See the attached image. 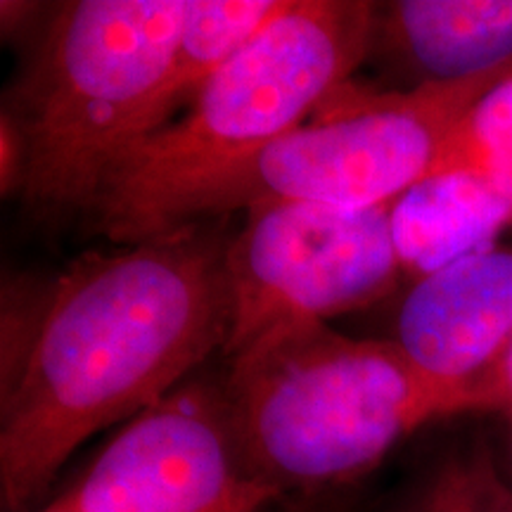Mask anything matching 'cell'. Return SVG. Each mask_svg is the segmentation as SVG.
Returning a JSON list of instances; mask_svg holds the SVG:
<instances>
[{
  "label": "cell",
  "mask_w": 512,
  "mask_h": 512,
  "mask_svg": "<svg viewBox=\"0 0 512 512\" xmlns=\"http://www.w3.org/2000/svg\"><path fill=\"white\" fill-rule=\"evenodd\" d=\"M394 235L403 273L425 278L465 256L494 247L512 226L501 195L472 174H434L394 202Z\"/></svg>",
  "instance_id": "10"
},
{
  "label": "cell",
  "mask_w": 512,
  "mask_h": 512,
  "mask_svg": "<svg viewBox=\"0 0 512 512\" xmlns=\"http://www.w3.org/2000/svg\"><path fill=\"white\" fill-rule=\"evenodd\" d=\"M185 15L188 0L60 5L3 102L24 143L27 207L91 214L126 152L171 124Z\"/></svg>",
  "instance_id": "3"
},
{
  "label": "cell",
  "mask_w": 512,
  "mask_h": 512,
  "mask_svg": "<svg viewBox=\"0 0 512 512\" xmlns=\"http://www.w3.org/2000/svg\"><path fill=\"white\" fill-rule=\"evenodd\" d=\"M287 0H188L169 79L171 121L285 10Z\"/></svg>",
  "instance_id": "11"
},
{
  "label": "cell",
  "mask_w": 512,
  "mask_h": 512,
  "mask_svg": "<svg viewBox=\"0 0 512 512\" xmlns=\"http://www.w3.org/2000/svg\"><path fill=\"white\" fill-rule=\"evenodd\" d=\"M36 512H67V510H62L57 503H50V505H46V508H38Z\"/></svg>",
  "instance_id": "18"
},
{
  "label": "cell",
  "mask_w": 512,
  "mask_h": 512,
  "mask_svg": "<svg viewBox=\"0 0 512 512\" xmlns=\"http://www.w3.org/2000/svg\"><path fill=\"white\" fill-rule=\"evenodd\" d=\"M332 498H335V494L313 498H285V501L275 503L266 512H339L337 503Z\"/></svg>",
  "instance_id": "17"
},
{
  "label": "cell",
  "mask_w": 512,
  "mask_h": 512,
  "mask_svg": "<svg viewBox=\"0 0 512 512\" xmlns=\"http://www.w3.org/2000/svg\"><path fill=\"white\" fill-rule=\"evenodd\" d=\"M384 512H512V479L484 441L453 446Z\"/></svg>",
  "instance_id": "12"
},
{
  "label": "cell",
  "mask_w": 512,
  "mask_h": 512,
  "mask_svg": "<svg viewBox=\"0 0 512 512\" xmlns=\"http://www.w3.org/2000/svg\"><path fill=\"white\" fill-rule=\"evenodd\" d=\"M370 19L366 0H287L181 119L126 152L91 211L98 230L119 245L164 235L195 185L302 126L347 83L368 57Z\"/></svg>",
  "instance_id": "4"
},
{
  "label": "cell",
  "mask_w": 512,
  "mask_h": 512,
  "mask_svg": "<svg viewBox=\"0 0 512 512\" xmlns=\"http://www.w3.org/2000/svg\"><path fill=\"white\" fill-rule=\"evenodd\" d=\"M467 413H512V342L465 384Z\"/></svg>",
  "instance_id": "15"
},
{
  "label": "cell",
  "mask_w": 512,
  "mask_h": 512,
  "mask_svg": "<svg viewBox=\"0 0 512 512\" xmlns=\"http://www.w3.org/2000/svg\"><path fill=\"white\" fill-rule=\"evenodd\" d=\"M285 501L242 465L214 389L131 418L57 498L67 512H266Z\"/></svg>",
  "instance_id": "7"
},
{
  "label": "cell",
  "mask_w": 512,
  "mask_h": 512,
  "mask_svg": "<svg viewBox=\"0 0 512 512\" xmlns=\"http://www.w3.org/2000/svg\"><path fill=\"white\" fill-rule=\"evenodd\" d=\"M508 418H510V472H508V475L512 479V413L508 415Z\"/></svg>",
  "instance_id": "19"
},
{
  "label": "cell",
  "mask_w": 512,
  "mask_h": 512,
  "mask_svg": "<svg viewBox=\"0 0 512 512\" xmlns=\"http://www.w3.org/2000/svg\"><path fill=\"white\" fill-rule=\"evenodd\" d=\"M394 204L337 209L261 204L226 247L235 351L285 320H325L368 309L401 283Z\"/></svg>",
  "instance_id": "6"
},
{
  "label": "cell",
  "mask_w": 512,
  "mask_h": 512,
  "mask_svg": "<svg viewBox=\"0 0 512 512\" xmlns=\"http://www.w3.org/2000/svg\"><path fill=\"white\" fill-rule=\"evenodd\" d=\"M392 342L441 380L467 384L512 342V245L486 247L415 280Z\"/></svg>",
  "instance_id": "8"
},
{
  "label": "cell",
  "mask_w": 512,
  "mask_h": 512,
  "mask_svg": "<svg viewBox=\"0 0 512 512\" xmlns=\"http://www.w3.org/2000/svg\"><path fill=\"white\" fill-rule=\"evenodd\" d=\"M228 240L190 223L55 280L22 380L0 399V503L36 512L93 434L131 420L228 344Z\"/></svg>",
  "instance_id": "1"
},
{
  "label": "cell",
  "mask_w": 512,
  "mask_h": 512,
  "mask_svg": "<svg viewBox=\"0 0 512 512\" xmlns=\"http://www.w3.org/2000/svg\"><path fill=\"white\" fill-rule=\"evenodd\" d=\"M226 358L214 394L230 437L249 475L285 498L337 494L427 422L467 413L465 384L325 320H285Z\"/></svg>",
  "instance_id": "2"
},
{
  "label": "cell",
  "mask_w": 512,
  "mask_h": 512,
  "mask_svg": "<svg viewBox=\"0 0 512 512\" xmlns=\"http://www.w3.org/2000/svg\"><path fill=\"white\" fill-rule=\"evenodd\" d=\"M512 79V64L470 81L380 91L325 110L264 150L216 171L171 211L166 233L207 216L261 204L370 209L401 200L437 171L444 147L472 107Z\"/></svg>",
  "instance_id": "5"
},
{
  "label": "cell",
  "mask_w": 512,
  "mask_h": 512,
  "mask_svg": "<svg viewBox=\"0 0 512 512\" xmlns=\"http://www.w3.org/2000/svg\"><path fill=\"white\" fill-rule=\"evenodd\" d=\"M24 143L15 124L0 114V188L3 195H15L22 192L24 185Z\"/></svg>",
  "instance_id": "16"
},
{
  "label": "cell",
  "mask_w": 512,
  "mask_h": 512,
  "mask_svg": "<svg viewBox=\"0 0 512 512\" xmlns=\"http://www.w3.org/2000/svg\"><path fill=\"white\" fill-rule=\"evenodd\" d=\"M401 88L470 81L512 64V0L373 3L368 57Z\"/></svg>",
  "instance_id": "9"
},
{
  "label": "cell",
  "mask_w": 512,
  "mask_h": 512,
  "mask_svg": "<svg viewBox=\"0 0 512 512\" xmlns=\"http://www.w3.org/2000/svg\"><path fill=\"white\" fill-rule=\"evenodd\" d=\"M451 171L482 178L512 211V79L498 83L460 121L434 174Z\"/></svg>",
  "instance_id": "13"
},
{
  "label": "cell",
  "mask_w": 512,
  "mask_h": 512,
  "mask_svg": "<svg viewBox=\"0 0 512 512\" xmlns=\"http://www.w3.org/2000/svg\"><path fill=\"white\" fill-rule=\"evenodd\" d=\"M53 283H41L36 278H12L3 287V344H0V399L8 396L24 370L41 335Z\"/></svg>",
  "instance_id": "14"
}]
</instances>
